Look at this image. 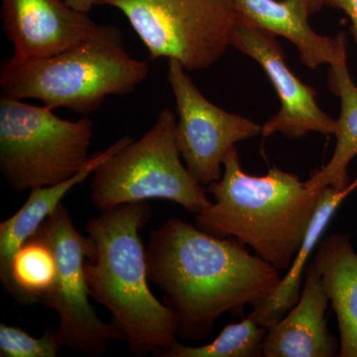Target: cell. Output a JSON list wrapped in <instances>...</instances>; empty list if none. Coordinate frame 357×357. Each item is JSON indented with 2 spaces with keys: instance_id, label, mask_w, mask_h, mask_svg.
Instances as JSON below:
<instances>
[{
  "instance_id": "obj_23",
  "label": "cell",
  "mask_w": 357,
  "mask_h": 357,
  "mask_svg": "<svg viewBox=\"0 0 357 357\" xmlns=\"http://www.w3.org/2000/svg\"><path fill=\"white\" fill-rule=\"evenodd\" d=\"M295 1L305 9L309 16L319 13L325 6L321 0H295Z\"/></svg>"
},
{
  "instance_id": "obj_7",
  "label": "cell",
  "mask_w": 357,
  "mask_h": 357,
  "mask_svg": "<svg viewBox=\"0 0 357 357\" xmlns=\"http://www.w3.org/2000/svg\"><path fill=\"white\" fill-rule=\"evenodd\" d=\"M119 9L151 61L175 59L187 70L208 69L231 46L238 13L232 0H102Z\"/></svg>"
},
{
  "instance_id": "obj_12",
  "label": "cell",
  "mask_w": 357,
  "mask_h": 357,
  "mask_svg": "<svg viewBox=\"0 0 357 357\" xmlns=\"http://www.w3.org/2000/svg\"><path fill=\"white\" fill-rule=\"evenodd\" d=\"M328 295L314 263L305 271V285L297 304L267 330L265 357H333L340 342L326 326Z\"/></svg>"
},
{
  "instance_id": "obj_11",
  "label": "cell",
  "mask_w": 357,
  "mask_h": 357,
  "mask_svg": "<svg viewBox=\"0 0 357 357\" xmlns=\"http://www.w3.org/2000/svg\"><path fill=\"white\" fill-rule=\"evenodd\" d=\"M2 27L17 62L52 57L107 31L64 0H1Z\"/></svg>"
},
{
  "instance_id": "obj_8",
  "label": "cell",
  "mask_w": 357,
  "mask_h": 357,
  "mask_svg": "<svg viewBox=\"0 0 357 357\" xmlns=\"http://www.w3.org/2000/svg\"><path fill=\"white\" fill-rule=\"evenodd\" d=\"M38 229L50 243L57 264L55 284L41 304L57 312L64 347L91 357L105 356L110 342L126 340V335L115 324L98 318L89 304L84 263L95 255L93 239L75 227L62 203Z\"/></svg>"
},
{
  "instance_id": "obj_16",
  "label": "cell",
  "mask_w": 357,
  "mask_h": 357,
  "mask_svg": "<svg viewBox=\"0 0 357 357\" xmlns=\"http://www.w3.org/2000/svg\"><path fill=\"white\" fill-rule=\"evenodd\" d=\"M328 88L340 100L337 138L332 158L323 168L312 171L306 181L314 191L326 188L342 191L351 184L349 166L357 156V84L347 65V37L342 40L335 60L328 65Z\"/></svg>"
},
{
  "instance_id": "obj_22",
  "label": "cell",
  "mask_w": 357,
  "mask_h": 357,
  "mask_svg": "<svg viewBox=\"0 0 357 357\" xmlns=\"http://www.w3.org/2000/svg\"><path fill=\"white\" fill-rule=\"evenodd\" d=\"M68 6L79 13L88 14L95 6H100L102 0H64Z\"/></svg>"
},
{
  "instance_id": "obj_21",
  "label": "cell",
  "mask_w": 357,
  "mask_h": 357,
  "mask_svg": "<svg viewBox=\"0 0 357 357\" xmlns=\"http://www.w3.org/2000/svg\"><path fill=\"white\" fill-rule=\"evenodd\" d=\"M324 6L344 11L351 21V31L357 44V0H321Z\"/></svg>"
},
{
  "instance_id": "obj_20",
  "label": "cell",
  "mask_w": 357,
  "mask_h": 357,
  "mask_svg": "<svg viewBox=\"0 0 357 357\" xmlns=\"http://www.w3.org/2000/svg\"><path fill=\"white\" fill-rule=\"evenodd\" d=\"M63 347L58 330L47 328L42 337H35L22 328L0 325L1 357H56Z\"/></svg>"
},
{
  "instance_id": "obj_19",
  "label": "cell",
  "mask_w": 357,
  "mask_h": 357,
  "mask_svg": "<svg viewBox=\"0 0 357 357\" xmlns=\"http://www.w3.org/2000/svg\"><path fill=\"white\" fill-rule=\"evenodd\" d=\"M266 333V328L248 317L241 323L225 326L211 344L190 347L177 342L161 357L263 356V342Z\"/></svg>"
},
{
  "instance_id": "obj_6",
  "label": "cell",
  "mask_w": 357,
  "mask_h": 357,
  "mask_svg": "<svg viewBox=\"0 0 357 357\" xmlns=\"http://www.w3.org/2000/svg\"><path fill=\"white\" fill-rule=\"evenodd\" d=\"M177 115L165 109L140 139L112 154L93 174L91 199L100 211L121 204L167 199L190 213L210 206L206 187L183 163L178 151Z\"/></svg>"
},
{
  "instance_id": "obj_15",
  "label": "cell",
  "mask_w": 357,
  "mask_h": 357,
  "mask_svg": "<svg viewBox=\"0 0 357 357\" xmlns=\"http://www.w3.org/2000/svg\"><path fill=\"white\" fill-rule=\"evenodd\" d=\"M131 141L130 136H123L105 151L91 155L88 164L65 182L31 190L20 210L0 223V280L4 290L8 291L11 260L20 246L38 230L73 188L84 182L102 162Z\"/></svg>"
},
{
  "instance_id": "obj_10",
  "label": "cell",
  "mask_w": 357,
  "mask_h": 357,
  "mask_svg": "<svg viewBox=\"0 0 357 357\" xmlns=\"http://www.w3.org/2000/svg\"><path fill=\"white\" fill-rule=\"evenodd\" d=\"M231 46L261 66L280 100V110L262 126L263 138L278 132L290 140L301 139L310 132L335 135L337 121L319 109L317 91L289 69L285 53L274 35L238 18Z\"/></svg>"
},
{
  "instance_id": "obj_18",
  "label": "cell",
  "mask_w": 357,
  "mask_h": 357,
  "mask_svg": "<svg viewBox=\"0 0 357 357\" xmlns=\"http://www.w3.org/2000/svg\"><path fill=\"white\" fill-rule=\"evenodd\" d=\"M57 264L53 249L38 229L14 255L7 292L21 305L41 303L55 284Z\"/></svg>"
},
{
  "instance_id": "obj_13",
  "label": "cell",
  "mask_w": 357,
  "mask_h": 357,
  "mask_svg": "<svg viewBox=\"0 0 357 357\" xmlns=\"http://www.w3.org/2000/svg\"><path fill=\"white\" fill-rule=\"evenodd\" d=\"M239 18L253 27L295 45L301 62L310 69L331 65L337 58L344 31L323 36L312 29L309 15L295 0H232Z\"/></svg>"
},
{
  "instance_id": "obj_17",
  "label": "cell",
  "mask_w": 357,
  "mask_h": 357,
  "mask_svg": "<svg viewBox=\"0 0 357 357\" xmlns=\"http://www.w3.org/2000/svg\"><path fill=\"white\" fill-rule=\"evenodd\" d=\"M357 188V180L351 183L347 189L335 191L333 188H326L321 192L318 210L314 213L306 236L303 241L299 252L289 268V272L282 278L280 285L269 300L261 306L253 307L249 318L258 325L268 328L279 321L296 304L301 296L303 275L306 271L307 259L318 245L319 239L332 220L338 206Z\"/></svg>"
},
{
  "instance_id": "obj_9",
  "label": "cell",
  "mask_w": 357,
  "mask_h": 357,
  "mask_svg": "<svg viewBox=\"0 0 357 357\" xmlns=\"http://www.w3.org/2000/svg\"><path fill=\"white\" fill-rule=\"evenodd\" d=\"M185 70L169 59L168 81L177 107L176 138L188 170L206 187L222 178L230 149L261 134L262 126L206 100Z\"/></svg>"
},
{
  "instance_id": "obj_5",
  "label": "cell",
  "mask_w": 357,
  "mask_h": 357,
  "mask_svg": "<svg viewBox=\"0 0 357 357\" xmlns=\"http://www.w3.org/2000/svg\"><path fill=\"white\" fill-rule=\"evenodd\" d=\"M93 121L61 119L47 105L0 96V171L16 192L65 182L91 156Z\"/></svg>"
},
{
  "instance_id": "obj_14",
  "label": "cell",
  "mask_w": 357,
  "mask_h": 357,
  "mask_svg": "<svg viewBox=\"0 0 357 357\" xmlns=\"http://www.w3.org/2000/svg\"><path fill=\"white\" fill-rule=\"evenodd\" d=\"M340 330V357H357V253L347 234L319 239L314 255Z\"/></svg>"
},
{
  "instance_id": "obj_4",
  "label": "cell",
  "mask_w": 357,
  "mask_h": 357,
  "mask_svg": "<svg viewBox=\"0 0 357 357\" xmlns=\"http://www.w3.org/2000/svg\"><path fill=\"white\" fill-rule=\"evenodd\" d=\"M149 65L129 55L114 25L52 57L2 63V95L39 100L52 109L89 114L109 96H126L149 75Z\"/></svg>"
},
{
  "instance_id": "obj_1",
  "label": "cell",
  "mask_w": 357,
  "mask_h": 357,
  "mask_svg": "<svg viewBox=\"0 0 357 357\" xmlns=\"http://www.w3.org/2000/svg\"><path fill=\"white\" fill-rule=\"evenodd\" d=\"M145 253L149 281L165 294L178 338L188 342L206 340L227 312L243 317L246 307L265 304L283 278L236 238L178 218L152 230Z\"/></svg>"
},
{
  "instance_id": "obj_2",
  "label": "cell",
  "mask_w": 357,
  "mask_h": 357,
  "mask_svg": "<svg viewBox=\"0 0 357 357\" xmlns=\"http://www.w3.org/2000/svg\"><path fill=\"white\" fill-rule=\"evenodd\" d=\"M147 202L102 211L86 225L96 245L84 263L89 295L112 312L134 356H162L178 342L175 314L148 286L146 253L140 230L149 222Z\"/></svg>"
},
{
  "instance_id": "obj_3",
  "label": "cell",
  "mask_w": 357,
  "mask_h": 357,
  "mask_svg": "<svg viewBox=\"0 0 357 357\" xmlns=\"http://www.w3.org/2000/svg\"><path fill=\"white\" fill-rule=\"evenodd\" d=\"M215 199L196 215L199 229L232 237L278 270H288L299 252L321 192L314 191L296 174L278 167L264 176L243 170L236 147L223 162V174L206 185Z\"/></svg>"
}]
</instances>
